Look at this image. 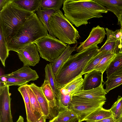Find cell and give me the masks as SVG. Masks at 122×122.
I'll return each instance as SVG.
<instances>
[{"label":"cell","mask_w":122,"mask_h":122,"mask_svg":"<svg viewBox=\"0 0 122 122\" xmlns=\"http://www.w3.org/2000/svg\"><path fill=\"white\" fill-rule=\"evenodd\" d=\"M62 9L65 16L77 27L87 24L92 18L102 17V13L108 12L105 7L94 0H64Z\"/></svg>","instance_id":"1"},{"label":"cell","mask_w":122,"mask_h":122,"mask_svg":"<svg viewBox=\"0 0 122 122\" xmlns=\"http://www.w3.org/2000/svg\"><path fill=\"white\" fill-rule=\"evenodd\" d=\"M106 34L104 28L99 25L93 27L86 39L80 43V45L76 48V51L78 53L93 46L101 43L103 41Z\"/></svg>","instance_id":"10"},{"label":"cell","mask_w":122,"mask_h":122,"mask_svg":"<svg viewBox=\"0 0 122 122\" xmlns=\"http://www.w3.org/2000/svg\"><path fill=\"white\" fill-rule=\"evenodd\" d=\"M49 28L54 37L68 45L77 44L80 36L79 32L61 10L55 11L48 21Z\"/></svg>","instance_id":"5"},{"label":"cell","mask_w":122,"mask_h":122,"mask_svg":"<svg viewBox=\"0 0 122 122\" xmlns=\"http://www.w3.org/2000/svg\"><path fill=\"white\" fill-rule=\"evenodd\" d=\"M9 86L0 87V122H13L10 109Z\"/></svg>","instance_id":"8"},{"label":"cell","mask_w":122,"mask_h":122,"mask_svg":"<svg viewBox=\"0 0 122 122\" xmlns=\"http://www.w3.org/2000/svg\"><path fill=\"white\" fill-rule=\"evenodd\" d=\"M121 48L120 41H115L107 40L103 45L99 49V53L103 51H109L116 54Z\"/></svg>","instance_id":"27"},{"label":"cell","mask_w":122,"mask_h":122,"mask_svg":"<svg viewBox=\"0 0 122 122\" xmlns=\"http://www.w3.org/2000/svg\"><path fill=\"white\" fill-rule=\"evenodd\" d=\"M104 82L102 73L93 70L85 74L82 90H88L96 88Z\"/></svg>","instance_id":"11"},{"label":"cell","mask_w":122,"mask_h":122,"mask_svg":"<svg viewBox=\"0 0 122 122\" xmlns=\"http://www.w3.org/2000/svg\"><path fill=\"white\" fill-rule=\"evenodd\" d=\"M118 23L120 25L121 28L122 29V13L119 19L118 20Z\"/></svg>","instance_id":"41"},{"label":"cell","mask_w":122,"mask_h":122,"mask_svg":"<svg viewBox=\"0 0 122 122\" xmlns=\"http://www.w3.org/2000/svg\"><path fill=\"white\" fill-rule=\"evenodd\" d=\"M81 74L64 86L61 87L60 90L61 94H70L73 96L82 90L83 79Z\"/></svg>","instance_id":"13"},{"label":"cell","mask_w":122,"mask_h":122,"mask_svg":"<svg viewBox=\"0 0 122 122\" xmlns=\"http://www.w3.org/2000/svg\"><path fill=\"white\" fill-rule=\"evenodd\" d=\"M29 95L31 108L35 117L36 122L44 115L37 98L29 85H25Z\"/></svg>","instance_id":"19"},{"label":"cell","mask_w":122,"mask_h":122,"mask_svg":"<svg viewBox=\"0 0 122 122\" xmlns=\"http://www.w3.org/2000/svg\"><path fill=\"white\" fill-rule=\"evenodd\" d=\"M49 122H63L58 121L55 118L51 120H50ZM66 122H80L78 117L75 118L68 121Z\"/></svg>","instance_id":"37"},{"label":"cell","mask_w":122,"mask_h":122,"mask_svg":"<svg viewBox=\"0 0 122 122\" xmlns=\"http://www.w3.org/2000/svg\"><path fill=\"white\" fill-rule=\"evenodd\" d=\"M64 0H42V9H52L55 11L60 10L63 5Z\"/></svg>","instance_id":"30"},{"label":"cell","mask_w":122,"mask_h":122,"mask_svg":"<svg viewBox=\"0 0 122 122\" xmlns=\"http://www.w3.org/2000/svg\"><path fill=\"white\" fill-rule=\"evenodd\" d=\"M16 122H24L23 117L21 116H20Z\"/></svg>","instance_id":"42"},{"label":"cell","mask_w":122,"mask_h":122,"mask_svg":"<svg viewBox=\"0 0 122 122\" xmlns=\"http://www.w3.org/2000/svg\"><path fill=\"white\" fill-rule=\"evenodd\" d=\"M8 0H0V11L1 10L7 3Z\"/></svg>","instance_id":"38"},{"label":"cell","mask_w":122,"mask_h":122,"mask_svg":"<svg viewBox=\"0 0 122 122\" xmlns=\"http://www.w3.org/2000/svg\"><path fill=\"white\" fill-rule=\"evenodd\" d=\"M122 66V52L119 51L116 55L106 71L107 78L117 71Z\"/></svg>","instance_id":"23"},{"label":"cell","mask_w":122,"mask_h":122,"mask_svg":"<svg viewBox=\"0 0 122 122\" xmlns=\"http://www.w3.org/2000/svg\"><path fill=\"white\" fill-rule=\"evenodd\" d=\"M42 0H15V2L24 9L35 12L41 6Z\"/></svg>","instance_id":"25"},{"label":"cell","mask_w":122,"mask_h":122,"mask_svg":"<svg viewBox=\"0 0 122 122\" xmlns=\"http://www.w3.org/2000/svg\"><path fill=\"white\" fill-rule=\"evenodd\" d=\"M86 122H90L86 121ZM117 122H119L117 121Z\"/></svg>","instance_id":"43"},{"label":"cell","mask_w":122,"mask_h":122,"mask_svg":"<svg viewBox=\"0 0 122 122\" xmlns=\"http://www.w3.org/2000/svg\"><path fill=\"white\" fill-rule=\"evenodd\" d=\"M40 87L48 103L54 100V97L53 91L47 80H44L43 83Z\"/></svg>","instance_id":"33"},{"label":"cell","mask_w":122,"mask_h":122,"mask_svg":"<svg viewBox=\"0 0 122 122\" xmlns=\"http://www.w3.org/2000/svg\"><path fill=\"white\" fill-rule=\"evenodd\" d=\"M29 85L35 94L40 105L42 111L47 119L49 114V108L48 102L40 87L34 83Z\"/></svg>","instance_id":"17"},{"label":"cell","mask_w":122,"mask_h":122,"mask_svg":"<svg viewBox=\"0 0 122 122\" xmlns=\"http://www.w3.org/2000/svg\"><path fill=\"white\" fill-rule=\"evenodd\" d=\"M36 14L40 20L49 32V35L54 37L51 32L48 25V21L52 15L55 12L52 9H42L41 6L37 11Z\"/></svg>","instance_id":"22"},{"label":"cell","mask_w":122,"mask_h":122,"mask_svg":"<svg viewBox=\"0 0 122 122\" xmlns=\"http://www.w3.org/2000/svg\"><path fill=\"white\" fill-rule=\"evenodd\" d=\"M72 97L70 94L64 95L61 93L60 102L62 105L64 107L68 109L71 101Z\"/></svg>","instance_id":"35"},{"label":"cell","mask_w":122,"mask_h":122,"mask_svg":"<svg viewBox=\"0 0 122 122\" xmlns=\"http://www.w3.org/2000/svg\"></svg>","instance_id":"44"},{"label":"cell","mask_w":122,"mask_h":122,"mask_svg":"<svg viewBox=\"0 0 122 122\" xmlns=\"http://www.w3.org/2000/svg\"><path fill=\"white\" fill-rule=\"evenodd\" d=\"M121 73H122V66L117 70V71L111 76L115 75Z\"/></svg>","instance_id":"40"},{"label":"cell","mask_w":122,"mask_h":122,"mask_svg":"<svg viewBox=\"0 0 122 122\" xmlns=\"http://www.w3.org/2000/svg\"><path fill=\"white\" fill-rule=\"evenodd\" d=\"M107 94L102 83L96 88L88 90H82L73 96L90 100L103 101L106 100V95Z\"/></svg>","instance_id":"12"},{"label":"cell","mask_w":122,"mask_h":122,"mask_svg":"<svg viewBox=\"0 0 122 122\" xmlns=\"http://www.w3.org/2000/svg\"><path fill=\"white\" fill-rule=\"evenodd\" d=\"M116 54L112 52L109 53L101 60L94 70L100 71L103 75Z\"/></svg>","instance_id":"29"},{"label":"cell","mask_w":122,"mask_h":122,"mask_svg":"<svg viewBox=\"0 0 122 122\" xmlns=\"http://www.w3.org/2000/svg\"><path fill=\"white\" fill-rule=\"evenodd\" d=\"M34 13L23 8L15 0H8L0 11V26L7 46L27 19Z\"/></svg>","instance_id":"2"},{"label":"cell","mask_w":122,"mask_h":122,"mask_svg":"<svg viewBox=\"0 0 122 122\" xmlns=\"http://www.w3.org/2000/svg\"><path fill=\"white\" fill-rule=\"evenodd\" d=\"M78 44H76L72 47L68 45L67 47L62 54L51 63V67L55 76L57 74L60 69L71 55L72 53L76 51Z\"/></svg>","instance_id":"16"},{"label":"cell","mask_w":122,"mask_h":122,"mask_svg":"<svg viewBox=\"0 0 122 122\" xmlns=\"http://www.w3.org/2000/svg\"><path fill=\"white\" fill-rule=\"evenodd\" d=\"M5 75L7 78L6 81L4 82L5 86L15 85L20 86L26 85L28 82L20 78L10 76L9 74Z\"/></svg>","instance_id":"34"},{"label":"cell","mask_w":122,"mask_h":122,"mask_svg":"<svg viewBox=\"0 0 122 122\" xmlns=\"http://www.w3.org/2000/svg\"><path fill=\"white\" fill-rule=\"evenodd\" d=\"M45 79L47 80L52 90L54 99L60 101L61 93L60 91V86L56 81L51 67V63L47 64L45 68Z\"/></svg>","instance_id":"15"},{"label":"cell","mask_w":122,"mask_h":122,"mask_svg":"<svg viewBox=\"0 0 122 122\" xmlns=\"http://www.w3.org/2000/svg\"><path fill=\"white\" fill-rule=\"evenodd\" d=\"M46 28L36 13L30 16L9 43V51L17 52L20 49L34 43L49 34Z\"/></svg>","instance_id":"4"},{"label":"cell","mask_w":122,"mask_h":122,"mask_svg":"<svg viewBox=\"0 0 122 122\" xmlns=\"http://www.w3.org/2000/svg\"><path fill=\"white\" fill-rule=\"evenodd\" d=\"M110 52H112L103 51L99 53L89 62L81 74L83 75L93 70L101 60Z\"/></svg>","instance_id":"24"},{"label":"cell","mask_w":122,"mask_h":122,"mask_svg":"<svg viewBox=\"0 0 122 122\" xmlns=\"http://www.w3.org/2000/svg\"><path fill=\"white\" fill-rule=\"evenodd\" d=\"M18 90L21 94L25 103L28 122H36L34 114L31 110L28 93L25 85L20 86Z\"/></svg>","instance_id":"20"},{"label":"cell","mask_w":122,"mask_h":122,"mask_svg":"<svg viewBox=\"0 0 122 122\" xmlns=\"http://www.w3.org/2000/svg\"><path fill=\"white\" fill-rule=\"evenodd\" d=\"M112 117L110 109H104L103 107H100L87 116L84 121L94 122Z\"/></svg>","instance_id":"21"},{"label":"cell","mask_w":122,"mask_h":122,"mask_svg":"<svg viewBox=\"0 0 122 122\" xmlns=\"http://www.w3.org/2000/svg\"><path fill=\"white\" fill-rule=\"evenodd\" d=\"M42 58L52 63L63 53L67 45L49 34L35 43Z\"/></svg>","instance_id":"6"},{"label":"cell","mask_w":122,"mask_h":122,"mask_svg":"<svg viewBox=\"0 0 122 122\" xmlns=\"http://www.w3.org/2000/svg\"><path fill=\"white\" fill-rule=\"evenodd\" d=\"M99 49L97 45H95L71 55L55 76L60 87L81 74L89 62L98 53Z\"/></svg>","instance_id":"3"},{"label":"cell","mask_w":122,"mask_h":122,"mask_svg":"<svg viewBox=\"0 0 122 122\" xmlns=\"http://www.w3.org/2000/svg\"><path fill=\"white\" fill-rule=\"evenodd\" d=\"M9 51L1 28L0 27V58L4 67L5 66L6 60L9 55Z\"/></svg>","instance_id":"28"},{"label":"cell","mask_w":122,"mask_h":122,"mask_svg":"<svg viewBox=\"0 0 122 122\" xmlns=\"http://www.w3.org/2000/svg\"><path fill=\"white\" fill-rule=\"evenodd\" d=\"M112 117L117 121L122 114V97L119 96L110 109Z\"/></svg>","instance_id":"31"},{"label":"cell","mask_w":122,"mask_h":122,"mask_svg":"<svg viewBox=\"0 0 122 122\" xmlns=\"http://www.w3.org/2000/svg\"><path fill=\"white\" fill-rule=\"evenodd\" d=\"M10 76L20 78L28 82L37 80L39 76L36 71L29 66H23L17 70L9 74Z\"/></svg>","instance_id":"14"},{"label":"cell","mask_w":122,"mask_h":122,"mask_svg":"<svg viewBox=\"0 0 122 122\" xmlns=\"http://www.w3.org/2000/svg\"><path fill=\"white\" fill-rule=\"evenodd\" d=\"M106 101V100H90L73 96L68 109L75 113L77 115L80 122H81L94 111L103 107Z\"/></svg>","instance_id":"7"},{"label":"cell","mask_w":122,"mask_h":122,"mask_svg":"<svg viewBox=\"0 0 122 122\" xmlns=\"http://www.w3.org/2000/svg\"><path fill=\"white\" fill-rule=\"evenodd\" d=\"M37 46L34 43L21 48L17 52L23 66H34L40 60Z\"/></svg>","instance_id":"9"},{"label":"cell","mask_w":122,"mask_h":122,"mask_svg":"<svg viewBox=\"0 0 122 122\" xmlns=\"http://www.w3.org/2000/svg\"><path fill=\"white\" fill-rule=\"evenodd\" d=\"M95 122H117L113 118L111 117L106 118H105L99 121H96Z\"/></svg>","instance_id":"36"},{"label":"cell","mask_w":122,"mask_h":122,"mask_svg":"<svg viewBox=\"0 0 122 122\" xmlns=\"http://www.w3.org/2000/svg\"><path fill=\"white\" fill-rule=\"evenodd\" d=\"M46 116L44 115L41 117L39 120L36 122H46Z\"/></svg>","instance_id":"39"},{"label":"cell","mask_w":122,"mask_h":122,"mask_svg":"<svg viewBox=\"0 0 122 122\" xmlns=\"http://www.w3.org/2000/svg\"><path fill=\"white\" fill-rule=\"evenodd\" d=\"M103 83L104 84L106 85L105 90L107 93L111 90L122 84V73L110 76Z\"/></svg>","instance_id":"26"},{"label":"cell","mask_w":122,"mask_h":122,"mask_svg":"<svg viewBox=\"0 0 122 122\" xmlns=\"http://www.w3.org/2000/svg\"><path fill=\"white\" fill-rule=\"evenodd\" d=\"M113 13L118 20L122 13V0H94Z\"/></svg>","instance_id":"18"},{"label":"cell","mask_w":122,"mask_h":122,"mask_svg":"<svg viewBox=\"0 0 122 122\" xmlns=\"http://www.w3.org/2000/svg\"><path fill=\"white\" fill-rule=\"evenodd\" d=\"M77 117V115L74 112L66 109L60 112L55 118L59 121L66 122Z\"/></svg>","instance_id":"32"}]
</instances>
